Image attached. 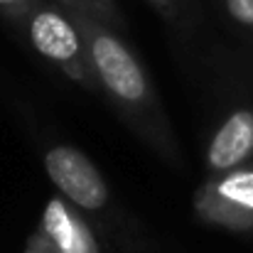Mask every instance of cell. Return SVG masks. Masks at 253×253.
Returning a JSON list of instances; mask_svg holds the SVG:
<instances>
[{"mask_svg": "<svg viewBox=\"0 0 253 253\" xmlns=\"http://www.w3.org/2000/svg\"><path fill=\"white\" fill-rule=\"evenodd\" d=\"M35 2L37 0H0V20L10 25L12 30H17V25L35 7Z\"/></svg>", "mask_w": 253, "mask_h": 253, "instance_id": "obj_10", "label": "cell"}, {"mask_svg": "<svg viewBox=\"0 0 253 253\" xmlns=\"http://www.w3.org/2000/svg\"><path fill=\"white\" fill-rule=\"evenodd\" d=\"M15 32L40 59L69 82L84 86L86 91H98L91 47L79 17L49 0H37Z\"/></svg>", "mask_w": 253, "mask_h": 253, "instance_id": "obj_2", "label": "cell"}, {"mask_svg": "<svg viewBox=\"0 0 253 253\" xmlns=\"http://www.w3.org/2000/svg\"><path fill=\"white\" fill-rule=\"evenodd\" d=\"M22 253H57L54 251V246L40 234V231H35L30 239H27V244H25V251Z\"/></svg>", "mask_w": 253, "mask_h": 253, "instance_id": "obj_11", "label": "cell"}, {"mask_svg": "<svg viewBox=\"0 0 253 253\" xmlns=\"http://www.w3.org/2000/svg\"><path fill=\"white\" fill-rule=\"evenodd\" d=\"M145 2H148L165 22L174 25V27H184L187 20H189V15H192V10H194L192 0H145Z\"/></svg>", "mask_w": 253, "mask_h": 253, "instance_id": "obj_9", "label": "cell"}, {"mask_svg": "<svg viewBox=\"0 0 253 253\" xmlns=\"http://www.w3.org/2000/svg\"><path fill=\"white\" fill-rule=\"evenodd\" d=\"M37 231L57 253H101L91 219L62 194H54L44 204Z\"/></svg>", "mask_w": 253, "mask_h": 253, "instance_id": "obj_6", "label": "cell"}, {"mask_svg": "<svg viewBox=\"0 0 253 253\" xmlns=\"http://www.w3.org/2000/svg\"><path fill=\"white\" fill-rule=\"evenodd\" d=\"M49 2L64 7L67 12H72L79 20L101 22L116 32L126 30V17H123L121 7L116 5V0H49Z\"/></svg>", "mask_w": 253, "mask_h": 253, "instance_id": "obj_7", "label": "cell"}, {"mask_svg": "<svg viewBox=\"0 0 253 253\" xmlns=\"http://www.w3.org/2000/svg\"><path fill=\"white\" fill-rule=\"evenodd\" d=\"M199 221L229 231H253V163L204 177L192 197Z\"/></svg>", "mask_w": 253, "mask_h": 253, "instance_id": "obj_4", "label": "cell"}, {"mask_svg": "<svg viewBox=\"0 0 253 253\" xmlns=\"http://www.w3.org/2000/svg\"><path fill=\"white\" fill-rule=\"evenodd\" d=\"M226 25L253 47V0H214Z\"/></svg>", "mask_w": 253, "mask_h": 253, "instance_id": "obj_8", "label": "cell"}, {"mask_svg": "<svg viewBox=\"0 0 253 253\" xmlns=\"http://www.w3.org/2000/svg\"><path fill=\"white\" fill-rule=\"evenodd\" d=\"M204 172L219 177L253 163V106L231 108L204 145Z\"/></svg>", "mask_w": 253, "mask_h": 253, "instance_id": "obj_5", "label": "cell"}, {"mask_svg": "<svg viewBox=\"0 0 253 253\" xmlns=\"http://www.w3.org/2000/svg\"><path fill=\"white\" fill-rule=\"evenodd\" d=\"M82 27L91 47L96 84L103 98L111 103L126 128L160 160L177 169L184 168L182 148L169 123L168 108L143 59L121 37V32L93 20H82Z\"/></svg>", "mask_w": 253, "mask_h": 253, "instance_id": "obj_1", "label": "cell"}, {"mask_svg": "<svg viewBox=\"0 0 253 253\" xmlns=\"http://www.w3.org/2000/svg\"><path fill=\"white\" fill-rule=\"evenodd\" d=\"M42 165L57 192L77 209H82L86 216H93L98 221L111 216L116 207L111 187L84 150L69 143H54L42 153Z\"/></svg>", "mask_w": 253, "mask_h": 253, "instance_id": "obj_3", "label": "cell"}]
</instances>
